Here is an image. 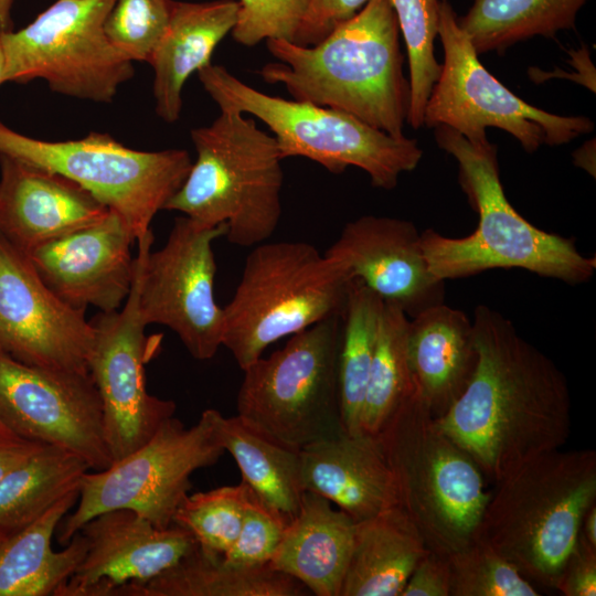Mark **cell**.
Instances as JSON below:
<instances>
[{
  "instance_id": "60d3db41",
  "label": "cell",
  "mask_w": 596,
  "mask_h": 596,
  "mask_svg": "<svg viewBox=\"0 0 596 596\" xmlns=\"http://www.w3.org/2000/svg\"><path fill=\"white\" fill-rule=\"evenodd\" d=\"M565 596L596 595V546L578 534L555 586Z\"/></svg>"
},
{
  "instance_id": "8fae6325",
  "label": "cell",
  "mask_w": 596,
  "mask_h": 596,
  "mask_svg": "<svg viewBox=\"0 0 596 596\" xmlns=\"http://www.w3.org/2000/svg\"><path fill=\"white\" fill-rule=\"evenodd\" d=\"M221 416L214 408L204 409L190 428L171 416L132 453L106 469L87 471L74 512L61 521L58 542L66 545L87 521L115 509L131 510L158 528L170 526L192 487V473L213 466L225 453L219 437Z\"/></svg>"
},
{
  "instance_id": "f6af8a7d",
  "label": "cell",
  "mask_w": 596,
  "mask_h": 596,
  "mask_svg": "<svg viewBox=\"0 0 596 596\" xmlns=\"http://www.w3.org/2000/svg\"><path fill=\"white\" fill-rule=\"evenodd\" d=\"M13 0H0V33L12 30L11 8Z\"/></svg>"
},
{
  "instance_id": "4dcf8cb0",
  "label": "cell",
  "mask_w": 596,
  "mask_h": 596,
  "mask_svg": "<svg viewBox=\"0 0 596 596\" xmlns=\"http://www.w3.org/2000/svg\"><path fill=\"white\" fill-rule=\"evenodd\" d=\"M587 0H473L468 12L457 18L477 54L496 51L542 35L554 38L573 29Z\"/></svg>"
},
{
  "instance_id": "d6986e66",
  "label": "cell",
  "mask_w": 596,
  "mask_h": 596,
  "mask_svg": "<svg viewBox=\"0 0 596 596\" xmlns=\"http://www.w3.org/2000/svg\"><path fill=\"white\" fill-rule=\"evenodd\" d=\"M324 255L409 319L444 302L445 281L430 273L411 221L360 216L344 225Z\"/></svg>"
},
{
  "instance_id": "30bf717a",
  "label": "cell",
  "mask_w": 596,
  "mask_h": 596,
  "mask_svg": "<svg viewBox=\"0 0 596 596\" xmlns=\"http://www.w3.org/2000/svg\"><path fill=\"white\" fill-rule=\"evenodd\" d=\"M0 155L62 174L76 182L126 223L135 241L151 233L156 214L181 188L191 169L188 151L131 149L108 134L47 141L0 121Z\"/></svg>"
},
{
  "instance_id": "7402d4cb",
  "label": "cell",
  "mask_w": 596,
  "mask_h": 596,
  "mask_svg": "<svg viewBox=\"0 0 596 596\" xmlns=\"http://www.w3.org/2000/svg\"><path fill=\"white\" fill-rule=\"evenodd\" d=\"M305 491L317 493L356 522L400 507L397 488L377 435L345 432L300 449Z\"/></svg>"
},
{
  "instance_id": "7c38bea8",
  "label": "cell",
  "mask_w": 596,
  "mask_h": 596,
  "mask_svg": "<svg viewBox=\"0 0 596 596\" xmlns=\"http://www.w3.org/2000/svg\"><path fill=\"white\" fill-rule=\"evenodd\" d=\"M115 0H56L31 23L0 33L4 83L45 81L58 94L111 103L134 76L132 62L108 40Z\"/></svg>"
},
{
  "instance_id": "7a4b0ae2",
  "label": "cell",
  "mask_w": 596,
  "mask_h": 596,
  "mask_svg": "<svg viewBox=\"0 0 596 596\" xmlns=\"http://www.w3.org/2000/svg\"><path fill=\"white\" fill-rule=\"evenodd\" d=\"M400 26L389 0H369L320 42L304 46L267 40L276 58L259 70L296 100L345 111L393 137H403L411 87L403 73Z\"/></svg>"
},
{
  "instance_id": "836d02e7",
  "label": "cell",
  "mask_w": 596,
  "mask_h": 596,
  "mask_svg": "<svg viewBox=\"0 0 596 596\" xmlns=\"http://www.w3.org/2000/svg\"><path fill=\"white\" fill-rule=\"evenodd\" d=\"M403 34L409 67L411 104L407 123L418 129L441 65L435 56L440 0H389Z\"/></svg>"
},
{
  "instance_id": "ee69618b",
  "label": "cell",
  "mask_w": 596,
  "mask_h": 596,
  "mask_svg": "<svg viewBox=\"0 0 596 596\" xmlns=\"http://www.w3.org/2000/svg\"><path fill=\"white\" fill-rule=\"evenodd\" d=\"M579 533L590 545L596 546V504L585 513Z\"/></svg>"
},
{
  "instance_id": "7bdbcfd3",
  "label": "cell",
  "mask_w": 596,
  "mask_h": 596,
  "mask_svg": "<svg viewBox=\"0 0 596 596\" xmlns=\"http://www.w3.org/2000/svg\"><path fill=\"white\" fill-rule=\"evenodd\" d=\"M43 445L46 444L22 438L13 432L0 434V480Z\"/></svg>"
},
{
  "instance_id": "9c48e42d",
  "label": "cell",
  "mask_w": 596,
  "mask_h": 596,
  "mask_svg": "<svg viewBox=\"0 0 596 596\" xmlns=\"http://www.w3.org/2000/svg\"><path fill=\"white\" fill-rule=\"evenodd\" d=\"M342 315L298 333L243 370L237 416L287 446L302 447L343 433L339 400Z\"/></svg>"
},
{
  "instance_id": "2e32d148",
  "label": "cell",
  "mask_w": 596,
  "mask_h": 596,
  "mask_svg": "<svg viewBox=\"0 0 596 596\" xmlns=\"http://www.w3.org/2000/svg\"><path fill=\"white\" fill-rule=\"evenodd\" d=\"M0 418L15 435L111 465L102 402L89 374L24 364L0 351Z\"/></svg>"
},
{
  "instance_id": "4316f807",
  "label": "cell",
  "mask_w": 596,
  "mask_h": 596,
  "mask_svg": "<svg viewBox=\"0 0 596 596\" xmlns=\"http://www.w3.org/2000/svg\"><path fill=\"white\" fill-rule=\"evenodd\" d=\"M428 552L400 507L360 521L340 596H401Z\"/></svg>"
},
{
  "instance_id": "603a6c76",
  "label": "cell",
  "mask_w": 596,
  "mask_h": 596,
  "mask_svg": "<svg viewBox=\"0 0 596 596\" xmlns=\"http://www.w3.org/2000/svg\"><path fill=\"white\" fill-rule=\"evenodd\" d=\"M356 521L326 498L305 491L269 565L316 596H340Z\"/></svg>"
},
{
  "instance_id": "9a60e30c",
  "label": "cell",
  "mask_w": 596,
  "mask_h": 596,
  "mask_svg": "<svg viewBox=\"0 0 596 596\" xmlns=\"http://www.w3.org/2000/svg\"><path fill=\"white\" fill-rule=\"evenodd\" d=\"M225 224L204 226L177 217L166 244L146 251L139 281L143 322L171 329L196 360L212 359L222 347L223 307L214 298L213 242Z\"/></svg>"
},
{
  "instance_id": "52a82bcc",
  "label": "cell",
  "mask_w": 596,
  "mask_h": 596,
  "mask_svg": "<svg viewBox=\"0 0 596 596\" xmlns=\"http://www.w3.org/2000/svg\"><path fill=\"white\" fill-rule=\"evenodd\" d=\"M223 307L222 345L244 370L281 338L342 315L351 278L306 242L260 243Z\"/></svg>"
},
{
  "instance_id": "74e56055",
  "label": "cell",
  "mask_w": 596,
  "mask_h": 596,
  "mask_svg": "<svg viewBox=\"0 0 596 596\" xmlns=\"http://www.w3.org/2000/svg\"><path fill=\"white\" fill-rule=\"evenodd\" d=\"M233 39L253 46L263 40L295 42L309 0H240Z\"/></svg>"
},
{
  "instance_id": "7dc6e473",
  "label": "cell",
  "mask_w": 596,
  "mask_h": 596,
  "mask_svg": "<svg viewBox=\"0 0 596 596\" xmlns=\"http://www.w3.org/2000/svg\"><path fill=\"white\" fill-rule=\"evenodd\" d=\"M8 432H11V430L4 425V423L0 418V434H4Z\"/></svg>"
},
{
  "instance_id": "ac0fdd59",
  "label": "cell",
  "mask_w": 596,
  "mask_h": 596,
  "mask_svg": "<svg viewBox=\"0 0 596 596\" xmlns=\"http://www.w3.org/2000/svg\"><path fill=\"white\" fill-rule=\"evenodd\" d=\"M78 532L87 541L86 553L56 596H117L121 586L151 581L198 545L180 525L158 528L128 509L103 512Z\"/></svg>"
},
{
  "instance_id": "484cf974",
  "label": "cell",
  "mask_w": 596,
  "mask_h": 596,
  "mask_svg": "<svg viewBox=\"0 0 596 596\" xmlns=\"http://www.w3.org/2000/svg\"><path fill=\"white\" fill-rule=\"evenodd\" d=\"M78 496H65L33 523L0 536V596H56L72 577L86 553V539L77 532L60 551L52 540Z\"/></svg>"
},
{
  "instance_id": "d590c367",
  "label": "cell",
  "mask_w": 596,
  "mask_h": 596,
  "mask_svg": "<svg viewBox=\"0 0 596 596\" xmlns=\"http://www.w3.org/2000/svg\"><path fill=\"white\" fill-rule=\"evenodd\" d=\"M450 596H538L536 585L477 536L464 549L447 556Z\"/></svg>"
},
{
  "instance_id": "5bb4252c",
  "label": "cell",
  "mask_w": 596,
  "mask_h": 596,
  "mask_svg": "<svg viewBox=\"0 0 596 596\" xmlns=\"http://www.w3.org/2000/svg\"><path fill=\"white\" fill-rule=\"evenodd\" d=\"M152 234L137 242L135 278L123 307L102 312L92 322L95 337L89 373L103 409L104 432L111 461H117L148 441L160 425L174 416L171 400L147 391L145 364L149 358L147 324L139 309V281L143 255Z\"/></svg>"
},
{
  "instance_id": "ba28073f",
  "label": "cell",
  "mask_w": 596,
  "mask_h": 596,
  "mask_svg": "<svg viewBox=\"0 0 596 596\" xmlns=\"http://www.w3.org/2000/svg\"><path fill=\"white\" fill-rule=\"evenodd\" d=\"M196 73L220 110L253 115L269 128L281 159L304 157L333 174L356 167L373 187L392 190L423 157L416 139L393 137L331 107L267 95L221 65L210 63Z\"/></svg>"
},
{
  "instance_id": "44dd1931",
  "label": "cell",
  "mask_w": 596,
  "mask_h": 596,
  "mask_svg": "<svg viewBox=\"0 0 596 596\" xmlns=\"http://www.w3.org/2000/svg\"><path fill=\"white\" fill-rule=\"evenodd\" d=\"M109 212L62 174L0 155V231L24 253L94 225Z\"/></svg>"
},
{
  "instance_id": "d4e9b609",
  "label": "cell",
  "mask_w": 596,
  "mask_h": 596,
  "mask_svg": "<svg viewBox=\"0 0 596 596\" xmlns=\"http://www.w3.org/2000/svg\"><path fill=\"white\" fill-rule=\"evenodd\" d=\"M238 8L233 0L173 1L168 30L149 62L156 113L163 121L179 119L187 79L211 63L219 43L232 32Z\"/></svg>"
},
{
  "instance_id": "d6a6232c",
  "label": "cell",
  "mask_w": 596,
  "mask_h": 596,
  "mask_svg": "<svg viewBox=\"0 0 596 596\" xmlns=\"http://www.w3.org/2000/svg\"><path fill=\"white\" fill-rule=\"evenodd\" d=\"M409 318L384 302L361 413L362 433L377 435L416 390L408 362Z\"/></svg>"
},
{
  "instance_id": "83f0119b",
  "label": "cell",
  "mask_w": 596,
  "mask_h": 596,
  "mask_svg": "<svg viewBox=\"0 0 596 596\" xmlns=\"http://www.w3.org/2000/svg\"><path fill=\"white\" fill-rule=\"evenodd\" d=\"M309 590L269 564L236 566L195 546L171 568L145 584L129 583L119 596H306Z\"/></svg>"
},
{
  "instance_id": "ffe728a7",
  "label": "cell",
  "mask_w": 596,
  "mask_h": 596,
  "mask_svg": "<svg viewBox=\"0 0 596 596\" xmlns=\"http://www.w3.org/2000/svg\"><path fill=\"white\" fill-rule=\"evenodd\" d=\"M135 238L110 211L98 223L43 244L28 254L43 281L70 306L118 310L135 278Z\"/></svg>"
},
{
  "instance_id": "cb8c5ba5",
  "label": "cell",
  "mask_w": 596,
  "mask_h": 596,
  "mask_svg": "<svg viewBox=\"0 0 596 596\" xmlns=\"http://www.w3.org/2000/svg\"><path fill=\"white\" fill-rule=\"evenodd\" d=\"M408 362L433 416L443 415L466 389L477 364L472 320L439 304L409 319Z\"/></svg>"
},
{
  "instance_id": "f35d334b",
  "label": "cell",
  "mask_w": 596,
  "mask_h": 596,
  "mask_svg": "<svg viewBox=\"0 0 596 596\" xmlns=\"http://www.w3.org/2000/svg\"><path fill=\"white\" fill-rule=\"evenodd\" d=\"M288 522L286 517L263 502L251 489L240 532L222 555L224 561L247 567L269 564Z\"/></svg>"
},
{
  "instance_id": "4fadbf2b",
  "label": "cell",
  "mask_w": 596,
  "mask_h": 596,
  "mask_svg": "<svg viewBox=\"0 0 596 596\" xmlns=\"http://www.w3.org/2000/svg\"><path fill=\"white\" fill-rule=\"evenodd\" d=\"M438 35L444 64L425 106L423 125L447 126L473 143L488 140L487 128H499L529 153L543 143L561 146L594 130L588 117L545 111L500 83L479 61L447 0H440Z\"/></svg>"
},
{
  "instance_id": "8992f818",
  "label": "cell",
  "mask_w": 596,
  "mask_h": 596,
  "mask_svg": "<svg viewBox=\"0 0 596 596\" xmlns=\"http://www.w3.org/2000/svg\"><path fill=\"white\" fill-rule=\"evenodd\" d=\"M377 436L395 479L400 508L426 547L447 557L471 543L490 497L486 477L438 428L417 387Z\"/></svg>"
},
{
  "instance_id": "277c9868",
  "label": "cell",
  "mask_w": 596,
  "mask_h": 596,
  "mask_svg": "<svg viewBox=\"0 0 596 596\" xmlns=\"http://www.w3.org/2000/svg\"><path fill=\"white\" fill-rule=\"evenodd\" d=\"M594 504L596 453L555 449L496 481L478 536L534 585L555 588Z\"/></svg>"
},
{
  "instance_id": "e0dca14e",
  "label": "cell",
  "mask_w": 596,
  "mask_h": 596,
  "mask_svg": "<svg viewBox=\"0 0 596 596\" xmlns=\"http://www.w3.org/2000/svg\"><path fill=\"white\" fill-rule=\"evenodd\" d=\"M94 326L61 299L0 231V351L24 364L89 374Z\"/></svg>"
},
{
  "instance_id": "f1b7e54d",
  "label": "cell",
  "mask_w": 596,
  "mask_h": 596,
  "mask_svg": "<svg viewBox=\"0 0 596 596\" xmlns=\"http://www.w3.org/2000/svg\"><path fill=\"white\" fill-rule=\"evenodd\" d=\"M219 437L224 450L237 464L242 481L263 502L290 521L297 514L305 492L300 449L259 433L237 415L221 416Z\"/></svg>"
},
{
  "instance_id": "f546056e",
  "label": "cell",
  "mask_w": 596,
  "mask_h": 596,
  "mask_svg": "<svg viewBox=\"0 0 596 596\" xmlns=\"http://www.w3.org/2000/svg\"><path fill=\"white\" fill-rule=\"evenodd\" d=\"M89 470L72 451L40 447L0 480V536L28 526L62 498L79 491Z\"/></svg>"
},
{
  "instance_id": "5b68a950",
  "label": "cell",
  "mask_w": 596,
  "mask_h": 596,
  "mask_svg": "<svg viewBox=\"0 0 596 596\" xmlns=\"http://www.w3.org/2000/svg\"><path fill=\"white\" fill-rule=\"evenodd\" d=\"M196 159L164 210L204 226L225 224L234 245L266 242L281 216L284 172L276 140L244 114L221 109L191 130Z\"/></svg>"
},
{
  "instance_id": "bcb514c9",
  "label": "cell",
  "mask_w": 596,
  "mask_h": 596,
  "mask_svg": "<svg viewBox=\"0 0 596 596\" xmlns=\"http://www.w3.org/2000/svg\"><path fill=\"white\" fill-rule=\"evenodd\" d=\"M4 83V56L0 42V85Z\"/></svg>"
},
{
  "instance_id": "3957f363",
  "label": "cell",
  "mask_w": 596,
  "mask_h": 596,
  "mask_svg": "<svg viewBox=\"0 0 596 596\" xmlns=\"http://www.w3.org/2000/svg\"><path fill=\"white\" fill-rule=\"evenodd\" d=\"M439 148L458 166V182L478 214L476 230L448 237L433 228L421 233L430 273L438 279L464 278L492 268H521L571 285L588 281L595 256L583 255L573 238L545 232L510 204L500 181L497 146L473 143L447 126L434 128Z\"/></svg>"
},
{
  "instance_id": "1f68e13d",
  "label": "cell",
  "mask_w": 596,
  "mask_h": 596,
  "mask_svg": "<svg viewBox=\"0 0 596 596\" xmlns=\"http://www.w3.org/2000/svg\"><path fill=\"white\" fill-rule=\"evenodd\" d=\"M383 299L359 279L350 283L342 313L339 350V400L345 433L361 430V413L373 360Z\"/></svg>"
},
{
  "instance_id": "e575fe53",
  "label": "cell",
  "mask_w": 596,
  "mask_h": 596,
  "mask_svg": "<svg viewBox=\"0 0 596 596\" xmlns=\"http://www.w3.org/2000/svg\"><path fill=\"white\" fill-rule=\"evenodd\" d=\"M249 492V487L241 481L188 494L172 523L189 531L201 549L223 555L237 538Z\"/></svg>"
},
{
  "instance_id": "8d00e7d4",
  "label": "cell",
  "mask_w": 596,
  "mask_h": 596,
  "mask_svg": "<svg viewBox=\"0 0 596 596\" xmlns=\"http://www.w3.org/2000/svg\"><path fill=\"white\" fill-rule=\"evenodd\" d=\"M172 6V0H115L105 33L128 60L149 63L168 30Z\"/></svg>"
},
{
  "instance_id": "6da1fadb",
  "label": "cell",
  "mask_w": 596,
  "mask_h": 596,
  "mask_svg": "<svg viewBox=\"0 0 596 596\" xmlns=\"http://www.w3.org/2000/svg\"><path fill=\"white\" fill-rule=\"evenodd\" d=\"M475 371L438 428L462 448L486 478L500 480L521 464L565 445L571 396L556 364L522 338L499 311H473Z\"/></svg>"
},
{
  "instance_id": "ab89813d",
  "label": "cell",
  "mask_w": 596,
  "mask_h": 596,
  "mask_svg": "<svg viewBox=\"0 0 596 596\" xmlns=\"http://www.w3.org/2000/svg\"><path fill=\"white\" fill-rule=\"evenodd\" d=\"M369 0H309L304 22L294 43L309 46L320 42L336 26L352 18Z\"/></svg>"
},
{
  "instance_id": "b9f144b4",
  "label": "cell",
  "mask_w": 596,
  "mask_h": 596,
  "mask_svg": "<svg viewBox=\"0 0 596 596\" xmlns=\"http://www.w3.org/2000/svg\"><path fill=\"white\" fill-rule=\"evenodd\" d=\"M448 560L429 551L415 566L401 596H450Z\"/></svg>"
}]
</instances>
